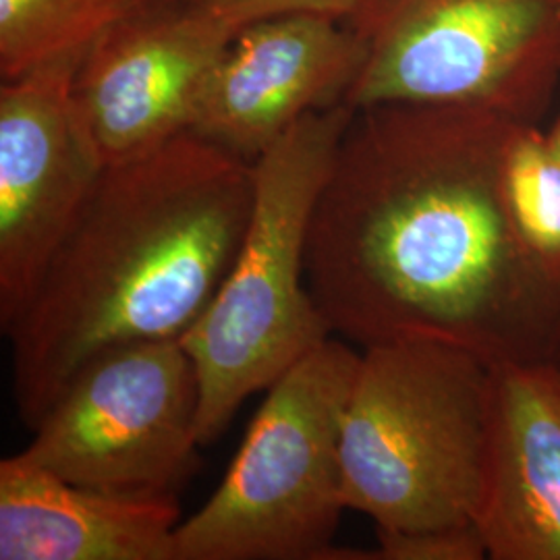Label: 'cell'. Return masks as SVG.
Masks as SVG:
<instances>
[{
	"mask_svg": "<svg viewBox=\"0 0 560 560\" xmlns=\"http://www.w3.org/2000/svg\"><path fill=\"white\" fill-rule=\"evenodd\" d=\"M513 122L465 106L353 113L307 235V289L332 337L439 340L492 368L560 363V268L502 201Z\"/></svg>",
	"mask_w": 560,
	"mask_h": 560,
	"instance_id": "6da1fadb",
	"label": "cell"
},
{
	"mask_svg": "<svg viewBox=\"0 0 560 560\" xmlns=\"http://www.w3.org/2000/svg\"><path fill=\"white\" fill-rule=\"evenodd\" d=\"M254 162L187 131L104 166L83 210L4 330L30 428L88 361L120 345L180 340L237 258Z\"/></svg>",
	"mask_w": 560,
	"mask_h": 560,
	"instance_id": "7a4b0ae2",
	"label": "cell"
},
{
	"mask_svg": "<svg viewBox=\"0 0 560 560\" xmlns=\"http://www.w3.org/2000/svg\"><path fill=\"white\" fill-rule=\"evenodd\" d=\"M492 365L439 340L361 351L347 400L340 463L345 504L381 532L478 525Z\"/></svg>",
	"mask_w": 560,
	"mask_h": 560,
	"instance_id": "3957f363",
	"label": "cell"
},
{
	"mask_svg": "<svg viewBox=\"0 0 560 560\" xmlns=\"http://www.w3.org/2000/svg\"><path fill=\"white\" fill-rule=\"evenodd\" d=\"M353 113L347 102L314 110L254 162V206L237 258L180 339L200 382L201 446L219 439L245 400L332 337L307 289V235Z\"/></svg>",
	"mask_w": 560,
	"mask_h": 560,
	"instance_id": "277c9868",
	"label": "cell"
},
{
	"mask_svg": "<svg viewBox=\"0 0 560 560\" xmlns=\"http://www.w3.org/2000/svg\"><path fill=\"white\" fill-rule=\"evenodd\" d=\"M360 355L330 337L268 388L221 486L180 520L177 560H326L347 511L340 432Z\"/></svg>",
	"mask_w": 560,
	"mask_h": 560,
	"instance_id": "5b68a950",
	"label": "cell"
},
{
	"mask_svg": "<svg viewBox=\"0 0 560 560\" xmlns=\"http://www.w3.org/2000/svg\"><path fill=\"white\" fill-rule=\"evenodd\" d=\"M347 104L465 106L538 122L560 81V0H355Z\"/></svg>",
	"mask_w": 560,
	"mask_h": 560,
	"instance_id": "8992f818",
	"label": "cell"
},
{
	"mask_svg": "<svg viewBox=\"0 0 560 560\" xmlns=\"http://www.w3.org/2000/svg\"><path fill=\"white\" fill-rule=\"evenodd\" d=\"M200 382L180 340L120 345L88 361L18 453L62 480L161 499L194 471Z\"/></svg>",
	"mask_w": 560,
	"mask_h": 560,
	"instance_id": "52a82bcc",
	"label": "cell"
},
{
	"mask_svg": "<svg viewBox=\"0 0 560 560\" xmlns=\"http://www.w3.org/2000/svg\"><path fill=\"white\" fill-rule=\"evenodd\" d=\"M85 50L0 85V326L15 322L104 171L73 81Z\"/></svg>",
	"mask_w": 560,
	"mask_h": 560,
	"instance_id": "ba28073f",
	"label": "cell"
},
{
	"mask_svg": "<svg viewBox=\"0 0 560 560\" xmlns=\"http://www.w3.org/2000/svg\"><path fill=\"white\" fill-rule=\"evenodd\" d=\"M235 34L196 2H143L85 48L73 94L104 166L191 129L201 90Z\"/></svg>",
	"mask_w": 560,
	"mask_h": 560,
	"instance_id": "9c48e42d",
	"label": "cell"
},
{
	"mask_svg": "<svg viewBox=\"0 0 560 560\" xmlns=\"http://www.w3.org/2000/svg\"><path fill=\"white\" fill-rule=\"evenodd\" d=\"M361 60L358 36L337 18L245 23L206 81L189 131L256 162L305 115L347 101Z\"/></svg>",
	"mask_w": 560,
	"mask_h": 560,
	"instance_id": "30bf717a",
	"label": "cell"
},
{
	"mask_svg": "<svg viewBox=\"0 0 560 560\" xmlns=\"http://www.w3.org/2000/svg\"><path fill=\"white\" fill-rule=\"evenodd\" d=\"M478 529L492 560H560V363L492 368Z\"/></svg>",
	"mask_w": 560,
	"mask_h": 560,
	"instance_id": "8fae6325",
	"label": "cell"
},
{
	"mask_svg": "<svg viewBox=\"0 0 560 560\" xmlns=\"http://www.w3.org/2000/svg\"><path fill=\"white\" fill-rule=\"evenodd\" d=\"M175 497L138 499L0 460V560H177Z\"/></svg>",
	"mask_w": 560,
	"mask_h": 560,
	"instance_id": "7c38bea8",
	"label": "cell"
},
{
	"mask_svg": "<svg viewBox=\"0 0 560 560\" xmlns=\"http://www.w3.org/2000/svg\"><path fill=\"white\" fill-rule=\"evenodd\" d=\"M143 2L148 0H0L2 81L85 50Z\"/></svg>",
	"mask_w": 560,
	"mask_h": 560,
	"instance_id": "4fadbf2b",
	"label": "cell"
},
{
	"mask_svg": "<svg viewBox=\"0 0 560 560\" xmlns=\"http://www.w3.org/2000/svg\"><path fill=\"white\" fill-rule=\"evenodd\" d=\"M501 191L523 243L560 268V159L538 122H513L504 141Z\"/></svg>",
	"mask_w": 560,
	"mask_h": 560,
	"instance_id": "5bb4252c",
	"label": "cell"
},
{
	"mask_svg": "<svg viewBox=\"0 0 560 560\" xmlns=\"http://www.w3.org/2000/svg\"><path fill=\"white\" fill-rule=\"evenodd\" d=\"M378 532L376 560H481L488 559L478 525L423 529V532Z\"/></svg>",
	"mask_w": 560,
	"mask_h": 560,
	"instance_id": "9a60e30c",
	"label": "cell"
},
{
	"mask_svg": "<svg viewBox=\"0 0 560 560\" xmlns=\"http://www.w3.org/2000/svg\"><path fill=\"white\" fill-rule=\"evenodd\" d=\"M210 15L233 25L237 32L245 23L280 13H320L345 21L355 0H189Z\"/></svg>",
	"mask_w": 560,
	"mask_h": 560,
	"instance_id": "2e32d148",
	"label": "cell"
},
{
	"mask_svg": "<svg viewBox=\"0 0 560 560\" xmlns=\"http://www.w3.org/2000/svg\"><path fill=\"white\" fill-rule=\"evenodd\" d=\"M548 140L552 143V148H555V152L559 154L560 159V117L555 120V125L550 127V131H548Z\"/></svg>",
	"mask_w": 560,
	"mask_h": 560,
	"instance_id": "e0dca14e",
	"label": "cell"
},
{
	"mask_svg": "<svg viewBox=\"0 0 560 560\" xmlns=\"http://www.w3.org/2000/svg\"><path fill=\"white\" fill-rule=\"evenodd\" d=\"M148 2H189V0H148Z\"/></svg>",
	"mask_w": 560,
	"mask_h": 560,
	"instance_id": "ac0fdd59",
	"label": "cell"
}]
</instances>
